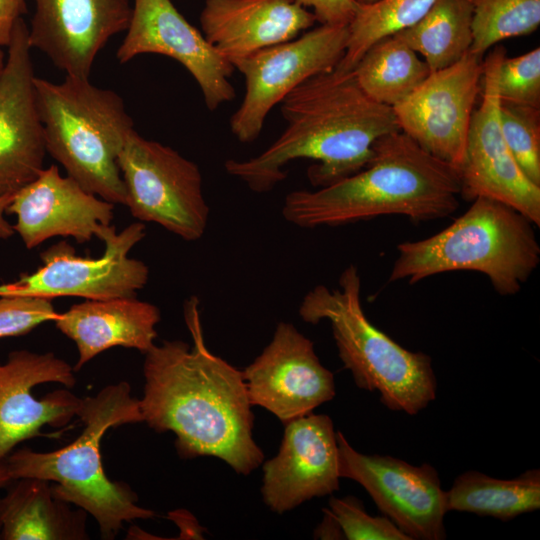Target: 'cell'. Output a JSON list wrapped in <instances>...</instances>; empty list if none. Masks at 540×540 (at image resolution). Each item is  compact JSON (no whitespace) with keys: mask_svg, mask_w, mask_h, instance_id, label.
<instances>
[{"mask_svg":"<svg viewBox=\"0 0 540 540\" xmlns=\"http://www.w3.org/2000/svg\"><path fill=\"white\" fill-rule=\"evenodd\" d=\"M297 4L313 8L321 25H349L358 7L356 0H294Z\"/></svg>","mask_w":540,"mask_h":540,"instance_id":"d6a6232c","label":"cell"},{"mask_svg":"<svg viewBox=\"0 0 540 540\" xmlns=\"http://www.w3.org/2000/svg\"><path fill=\"white\" fill-rule=\"evenodd\" d=\"M31 49L44 53L66 75L89 78L99 52L126 31L130 0H33Z\"/></svg>","mask_w":540,"mask_h":540,"instance_id":"ffe728a7","label":"cell"},{"mask_svg":"<svg viewBox=\"0 0 540 540\" xmlns=\"http://www.w3.org/2000/svg\"><path fill=\"white\" fill-rule=\"evenodd\" d=\"M280 104L286 122L280 136L254 157L224 163L255 193L273 190L298 159L314 161L307 170L314 187L330 185L363 169L376 141L400 131L393 108L367 96L354 70L337 66L305 80Z\"/></svg>","mask_w":540,"mask_h":540,"instance_id":"7a4b0ae2","label":"cell"},{"mask_svg":"<svg viewBox=\"0 0 540 540\" xmlns=\"http://www.w3.org/2000/svg\"><path fill=\"white\" fill-rule=\"evenodd\" d=\"M458 170L432 156L401 131L376 141L360 171L316 190H294L284 219L300 228L335 227L400 215L412 222L444 218L459 206Z\"/></svg>","mask_w":540,"mask_h":540,"instance_id":"3957f363","label":"cell"},{"mask_svg":"<svg viewBox=\"0 0 540 540\" xmlns=\"http://www.w3.org/2000/svg\"><path fill=\"white\" fill-rule=\"evenodd\" d=\"M375 1L376 0H356V2L359 3V4H370V3H373Z\"/></svg>","mask_w":540,"mask_h":540,"instance_id":"f35d334b","label":"cell"},{"mask_svg":"<svg viewBox=\"0 0 540 540\" xmlns=\"http://www.w3.org/2000/svg\"><path fill=\"white\" fill-rule=\"evenodd\" d=\"M0 498V533L5 540L88 539L86 512L73 510L52 492L49 481L19 478Z\"/></svg>","mask_w":540,"mask_h":540,"instance_id":"603a6c76","label":"cell"},{"mask_svg":"<svg viewBox=\"0 0 540 540\" xmlns=\"http://www.w3.org/2000/svg\"><path fill=\"white\" fill-rule=\"evenodd\" d=\"M76 384L74 369L53 352L12 351L0 363V463L20 442L40 434L42 427H62L77 416L82 398L56 390L43 398L32 395L35 386Z\"/></svg>","mask_w":540,"mask_h":540,"instance_id":"2e32d148","label":"cell"},{"mask_svg":"<svg viewBox=\"0 0 540 540\" xmlns=\"http://www.w3.org/2000/svg\"><path fill=\"white\" fill-rule=\"evenodd\" d=\"M472 7L470 52L483 56L499 42L529 35L540 24V0H468Z\"/></svg>","mask_w":540,"mask_h":540,"instance_id":"83f0119b","label":"cell"},{"mask_svg":"<svg viewBox=\"0 0 540 540\" xmlns=\"http://www.w3.org/2000/svg\"><path fill=\"white\" fill-rule=\"evenodd\" d=\"M25 11V0H0V47L9 45L14 27Z\"/></svg>","mask_w":540,"mask_h":540,"instance_id":"836d02e7","label":"cell"},{"mask_svg":"<svg viewBox=\"0 0 540 540\" xmlns=\"http://www.w3.org/2000/svg\"><path fill=\"white\" fill-rule=\"evenodd\" d=\"M501 129L515 161L540 186V109L500 102Z\"/></svg>","mask_w":540,"mask_h":540,"instance_id":"f1b7e54d","label":"cell"},{"mask_svg":"<svg viewBox=\"0 0 540 540\" xmlns=\"http://www.w3.org/2000/svg\"><path fill=\"white\" fill-rule=\"evenodd\" d=\"M159 308L136 297L88 300L74 304L54 320L57 329L78 350V371L98 354L112 348L136 349L145 354L155 344Z\"/></svg>","mask_w":540,"mask_h":540,"instance_id":"7402d4cb","label":"cell"},{"mask_svg":"<svg viewBox=\"0 0 540 540\" xmlns=\"http://www.w3.org/2000/svg\"><path fill=\"white\" fill-rule=\"evenodd\" d=\"M440 232L397 245L389 281L418 283L453 271L484 274L502 296L517 294L540 263L535 225L514 208L477 197Z\"/></svg>","mask_w":540,"mask_h":540,"instance_id":"5b68a950","label":"cell"},{"mask_svg":"<svg viewBox=\"0 0 540 540\" xmlns=\"http://www.w3.org/2000/svg\"><path fill=\"white\" fill-rule=\"evenodd\" d=\"M77 417L84 427L68 445L50 452L20 449L5 464L12 480L38 478L54 482V496L93 516L103 539L117 536L125 522L151 519L153 510L138 505V495L123 481L107 477L101 441L107 430L143 422L139 399L127 382L110 384L82 398Z\"/></svg>","mask_w":540,"mask_h":540,"instance_id":"277c9868","label":"cell"},{"mask_svg":"<svg viewBox=\"0 0 540 540\" xmlns=\"http://www.w3.org/2000/svg\"><path fill=\"white\" fill-rule=\"evenodd\" d=\"M393 35L414 50L430 72L444 69L470 50L471 4L468 0H437L420 20Z\"/></svg>","mask_w":540,"mask_h":540,"instance_id":"d4e9b609","label":"cell"},{"mask_svg":"<svg viewBox=\"0 0 540 540\" xmlns=\"http://www.w3.org/2000/svg\"><path fill=\"white\" fill-rule=\"evenodd\" d=\"M142 54H160L179 62L195 79L210 111L235 98L229 80L235 67L171 0H133L131 19L116 58L125 64Z\"/></svg>","mask_w":540,"mask_h":540,"instance_id":"5bb4252c","label":"cell"},{"mask_svg":"<svg viewBox=\"0 0 540 540\" xmlns=\"http://www.w3.org/2000/svg\"><path fill=\"white\" fill-rule=\"evenodd\" d=\"M5 60H6L5 54H4V52L2 51V49H1V47H0V74H1V72H2V70H3L4 64H5Z\"/></svg>","mask_w":540,"mask_h":540,"instance_id":"74e56055","label":"cell"},{"mask_svg":"<svg viewBox=\"0 0 540 540\" xmlns=\"http://www.w3.org/2000/svg\"><path fill=\"white\" fill-rule=\"evenodd\" d=\"M304 322L330 323L338 355L360 389L378 392L381 403L393 411L416 415L436 398L437 381L432 359L410 351L377 328L361 302V277L350 264L338 287L316 285L299 305Z\"/></svg>","mask_w":540,"mask_h":540,"instance_id":"8992f818","label":"cell"},{"mask_svg":"<svg viewBox=\"0 0 540 540\" xmlns=\"http://www.w3.org/2000/svg\"><path fill=\"white\" fill-rule=\"evenodd\" d=\"M336 436L340 478L359 483L379 511L410 540L446 538V491L433 466H415L389 455L363 454L341 431Z\"/></svg>","mask_w":540,"mask_h":540,"instance_id":"7c38bea8","label":"cell"},{"mask_svg":"<svg viewBox=\"0 0 540 540\" xmlns=\"http://www.w3.org/2000/svg\"><path fill=\"white\" fill-rule=\"evenodd\" d=\"M146 235L145 225L134 222L104 241L98 258L83 257L66 241L40 254L42 265L11 283L0 284L1 296H33L53 299L62 296L88 300L136 297L149 279L148 266L128 257Z\"/></svg>","mask_w":540,"mask_h":540,"instance_id":"30bf717a","label":"cell"},{"mask_svg":"<svg viewBox=\"0 0 540 540\" xmlns=\"http://www.w3.org/2000/svg\"><path fill=\"white\" fill-rule=\"evenodd\" d=\"M0 74V196H13L44 168L47 154L35 101L28 27H14Z\"/></svg>","mask_w":540,"mask_h":540,"instance_id":"e0dca14e","label":"cell"},{"mask_svg":"<svg viewBox=\"0 0 540 540\" xmlns=\"http://www.w3.org/2000/svg\"><path fill=\"white\" fill-rule=\"evenodd\" d=\"M437 0H376L359 4L348 25L345 53L337 65L353 70L364 53L380 39L420 20Z\"/></svg>","mask_w":540,"mask_h":540,"instance_id":"4316f807","label":"cell"},{"mask_svg":"<svg viewBox=\"0 0 540 540\" xmlns=\"http://www.w3.org/2000/svg\"><path fill=\"white\" fill-rule=\"evenodd\" d=\"M118 167L131 215L160 225L186 241L199 240L209 220V206L196 163L133 129L118 156Z\"/></svg>","mask_w":540,"mask_h":540,"instance_id":"ba28073f","label":"cell"},{"mask_svg":"<svg viewBox=\"0 0 540 540\" xmlns=\"http://www.w3.org/2000/svg\"><path fill=\"white\" fill-rule=\"evenodd\" d=\"M505 57V48L498 45L483 60L482 99L472 114L463 160L457 168L460 197L500 201L539 227L540 186L525 176L501 129L498 74Z\"/></svg>","mask_w":540,"mask_h":540,"instance_id":"8fae6325","label":"cell"},{"mask_svg":"<svg viewBox=\"0 0 540 540\" xmlns=\"http://www.w3.org/2000/svg\"><path fill=\"white\" fill-rule=\"evenodd\" d=\"M58 316L52 299L33 296L0 297V338L22 336Z\"/></svg>","mask_w":540,"mask_h":540,"instance_id":"1f68e13d","label":"cell"},{"mask_svg":"<svg viewBox=\"0 0 540 540\" xmlns=\"http://www.w3.org/2000/svg\"><path fill=\"white\" fill-rule=\"evenodd\" d=\"M500 102L540 109V48L503 59L498 74Z\"/></svg>","mask_w":540,"mask_h":540,"instance_id":"f546056e","label":"cell"},{"mask_svg":"<svg viewBox=\"0 0 540 540\" xmlns=\"http://www.w3.org/2000/svg\"><path fill=\"white\" fill-rule=\"evenodd\" d=\"M446 505L448 512L512 520L539 509L540 471L528 470L513 479H498L478 471H466L446 491Z\"/></svg>","mask_w":540,"mask_h":540,"instance_id":"cb8c5ba5","label":"cell"},{"mask_svg":"<svg viewBox=\"0 0 540 540\" xmlns=\"http://www.w3.org/2000/svg\"><path fill=\"white\" fill-rule=\"evenodd\" d=\"M252 406L283 424L310 414L335 396L333 373L315 353L314 343L288 322H279L269 344L242 371Z\"/></svg>","mask_w":540,"mask_h":540,"instance_id":"9a60e30c","label":"cell"},{"mask_svg":"<svg viewBox=\"0 0 540 540\" xmlns=\"http://www.w3.org/2000/svg\"><path fill=\"white\" fill-rule=\"evenodd\" d=\"M34 93L47 153L85 190L125 205L118 156L134 122L122 97L69 75L59 83L35 76Z\"/></svg>","mask_w":540,"mask_h":540,"instance_id":"52a82bcc","label":"cell"},{"mask_svg":"<svg viewBox=\"0 0 540 540\" xmlns=\"http://www.w3.org/2000/svg\"><path fill=\"white\" fill-rule=\"evenodd\" d=\"M12 480L5 464L2 462L0 463V488L5 487L8 485Z\"/></svg>","mask_w":540,"mask_h":540,"instance_id":"8d00e7d4","label":"cell"},{"mask_svg":"<svg viewBox=\"0 0 540 540\" xmlns=\"http://www.w3.org/2000/svg\"><path fill=\"white\" fill-rule=\"evenodd\" d=\"M483 78L482 56L468 51L456 63L430 72L393 108L399 130L422 149L460 166Z\"/></svg>","mask_w":540,"mask_h":540,"instance_id":"4fadbf2b","label":"cell"},{"mask_svg":"<svg viewBox=\"0 0 540 540\" xmlns=\"http://www.w3.org/2000/svg\"><path fill=\"white\" fill-rule=\"evenodd\" d=\"M184 319L192 346L164 340L145 353L143 422L157 433H174L181 458L216 457L248 475L264 454L253 437L242 371L206 346L196 296L185 301Z\"/></svg>","mask_w":540,"mask_h":540,"instance_id":"6da1fadb","label":"cell"},{"mask_svg":"<svg viewBox=\"0 0 540 540\" xmlns=\"http://www.w3.org/2000/svg\"><path fill=\"white\" fill-rule=\"evenodd\" d=\"M113 209V203L50 165L13 195L6 212L16 216L14 231L27 249H33L56 236L73 237L79 243L96 237L104 243L117 233L111 225Z\"/></svg>","mask_w":540,"mask_h":540,"instance_id":"ac0fdd59","label":"cell"},{"mask_svg":"<svg viewBox=\"0 0 540 540\" xmlns=\"http://www.w3.org/2000/svg\"><path fill=\"white\" fill-rule=\"evenodd\" d=\"M278 453L263 465L261 494L275 513L339 489L338 444L332 419L307 414L287 422Z\"/></svg>","mask_w":540,"mask_h":540,"instance_id":"d6986e66","label":"cell"},{"mask_svg":"<svg viewBox=\"0 0 540 540\" xmlns=\"http://www.w3.org/2000/svg\"><path fill=\"white\" fill-rule=\"evenodd\" d=\"M315 22L294 0H206L200 14L204 37L232 64L298 37Z\"/></svg>","mask_w":540,"mask_h":540,"instance_id":"44dd1931","label":"cell"},{"mask_svg":"<svg viewBox=\"0 0 540 540\" xmlns=\"http://www.w3.org/2000/svg\"><path fill=\"white\" fill-rule=\"evenodd\" d=\"M12 197L13 196H0V239H8L15 233L13 225H11L4 217Z\"/></svg>","mask_w":540,"mask_h":540,"instance_id":"d590c367","label":"cell"},{"mask_svg":"<svg viewBox=\"0 0 540 540\" xmlns=\"http://www.w3.org/2000/svg\"><path fill=\"white\" fill-rule=\"evenodd\" d=\"M348 25H320L233 63L244 77L245 93L230 119L241 143L255 141L272 108L305 80L334 69L347 46Z\"/></svg>","mask_w":540,"mask_h":540,"instance_id":"9c48e42d","label":"cell"},{"mask_svg":"<svg viewBox=\"0 0 540 540\" xmlns=\"http://www.w3.org/2000/svg\"><path fill=\"white\" fill-rule=\"evenodd\" d=\"M353 70L365 94L390 107L406 99L430 74L426 62L395 35L374 43Z\"/></svg>","mask_w":540,"mask_h":540,"instance_id":"484cf974","label":"cell"},{"mask_svg":"<svg viewBox=\"0 0 540 540\" xmlns=\"http://www.w3.org/2000/svg\"><path fill=\"white\" fill-rule=\"evenodd\" d=\"M322 521L314 530L315 539H345L344 535L328 509H323Z\"/></svg>","mask_w":540,"mask_h":540,"instance_id":"e575fe53","label":"cell"},{"mask_svg":"<svg viewBox=\"0 0 540 540\" xmlns=\"http://www.w3.org/2000/svg\"><path fill=\"white\" fill-rule=\"evenodd\" d=\"M348 540H410L388 517L371 516L355 496L331 497L327 508Z\"/></svg>","mask_w":540,"mask_h":540,"instance_id":"4dcf8cb0","label":"cell"}]
</instances>
